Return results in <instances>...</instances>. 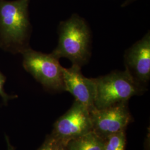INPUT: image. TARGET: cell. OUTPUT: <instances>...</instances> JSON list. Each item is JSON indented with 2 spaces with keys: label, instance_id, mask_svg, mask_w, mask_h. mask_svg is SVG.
<instances>
[{
  "label": "cell",
  "instance_id": "cell-1",
  "mask_svg": "<svg viewBox=\"0 0 150 150\" xmlns=\"http://www.w3.org/2000/svg\"><path fill=\"white\" fill-rule=\"evenodd\" d=\"M30 0H0V47L12 53L28 48Z\"/></svg>",
  "mask_w": 150,
  "mask_h": 150
},
{
  "label": "cell",
  "instance_id": "cell-12",
  "mask_svg": "<svg viewBox=\"0 0 150 150\" xmlns=\"http://www.w3.org/2000/svg\"><path fill=\"white\" fill-rule=\"evenodd\" d=\"M6 77L0 72V96L2 98L4 103H7V101L11 99L15 98L16 96H12L7 94L4 90V84L5 83Z\"/></svg>",
  "mask_w": 150,
  "mask_h": 150
},
{
  "label": "cell",
  "instance_id": "cell-5",
  "mask_svg": "<svg viewBox=\"0 0 150 150\" xmlns=\"http://www.w3.org/2000/svg\"><path fill=\"white\" fill-rule=\"evenodd\" d=\"M92 131L91 114L87 107L75 100L70 109L54 123L51 134L64 145Z\"/></svg>",
  "mask_w": 150,
  "mask_h": 150
},
{
  "label": "cell",
  "instance_id": "cell-10",
  "mask_svg": "<svg viewBox=\"0 0 150 150\" xmlns=\"http://www.w3.org/2000/svg\"><path fill=\"white\" fill-rule=\"evenodd\" d=\"M126 144L125 130H122L105 139L103 150H125Z\"/></svg>",
  "mask_w": 150,
  "mask_h": 150
},
{
  "label": "cell",
  "instance_id": "cell-2",
  "mask_svg": "<svg viewBox=\"0 0 150 150\" xmlns=\"http://www.w3.org/2000/svg\"><path fill=\"white\" fill-rule=\"evenodd\" d=\"M91 31L86 21L74 14L60 23L58 45L51 54L59 59L65 57L72 64L82 67L91 56Z\"/></svg>",
  "mask_w": 150,
  "mask_h": 150
},
{
  "label": "cell",
  "instance_id": "cell-7",
  "mask_svg": "<svg viewBox=\"0 0 150 150\" xmlns=\"http://www.w3.org/2000/svg\"><path fill=\"white\" fill-rule=\"evenodd\" d=\"M64 91L69 92L75 100L87 108L90 112L96 108L95 79L85 77L81 67L72 64L69 69L63 68Z\"/></svg>",
  "mask_w": 150,
  "mask_h": 150
},
{
  "label": "cell",
  "instance_id": "cell-3",
  "mask_svg": "<svg viewBox=\"0 0 150 150\" xmlns=\"http://www.w3.org/2000/svg\"><path fill=\"white\" fill-rule=\"evenodd\" d=\"M96 97L95 106L104 108L129 99L144 91V86L137 82L126 71H114L95 79Z\"/></svg>",
  "mask_w": 150,
  "mask_h": 150
},
{
  "label": "cell",
  "instance_id": "cell-13",
  "mask_svg": "<svg viewBox=\"0 0 150 150\" xmlns=\"http://www.w3.org/2000/svg\"><path fill=\"white\" fill-rule=\"evenodd\" d=\"M134 1H135V0H126V1L124 2V4H123L122 6V7L126 6L129 5V4L131 2H132Z\"/></svg>",
  "mask_w": 150,
  "mask_h": 150
},
{
  "label": "cell",
  "instance_id": "cell-8",
  "mask_svg": "<svg viewBox=\"0 0 150 150\" xmlns=\"http://www.w3.org/2000/svg\"><path fill=\"white\" fill-rule=\"evenodd\" d=\"M126 70L132 78L144 86L150 79V34L128 48L124 55Z\"/></svg>",
  "mask_w": 150,
  "mask_h": 150
},
{
  "label": "cell",
  "instance_id": "cell-4",
  "mask_svg": "<svg viewBox=\"0 0 150 150\" xmlns=\"http://www.w3.org/2000/svg\"><path fill=\"white\" fill-rule=\"evenodd\" d=\"M23 55V66L25 70L47 90L64 91L63 67L59 59L52 54H43L26 48Z\"/></svg>",
  "mask_w": 150,
  "mask_h": 150
},
{
  "label": "cell",
  "instance_id": "cell-6",
  "mask_svg": "<svg viewBox=\"0 0 150 150\" xmlns=\"http://www.w3.org/2000/svg\"><path fill=\"white\" fill-rule=\"evenodd\" d=\"M128 102H121L90 112L92 131L103 139L125 130L132 120Z\"/></svg>",
  "mask_w": 150,
  "mask_h": 150
},
{
  "label": "cell",
  "instance_id": "cell-9",
  "mask_svg": "<svg viewBox=\"0 0 150 150\" xmlns=\"http://www.w3.org/2000/svg\"><path fill=\"white\" fill-rule=\"evenodd\" d=\"M105 139L93 131L70 141L66 145L67 150H103Z\"/></svg>",
  "mask_w": 150,
  "mask_h": 150
},
{
  "label": "cell",
  "instance_id": "cell-11",
  "mask_svg": "<svg viewBox=\"0 0 150 150\" xmlns=\"http://www.w3.org/2000/svg\"><path fill=\"white\" fill-rule=\"evenodd\" d=\"M38 150H67V149L66 145L50 134L46 137L43 144Z\"/></svg>",
  "mask_w": 150,
  "mask_h": 150
}]
</instances>
